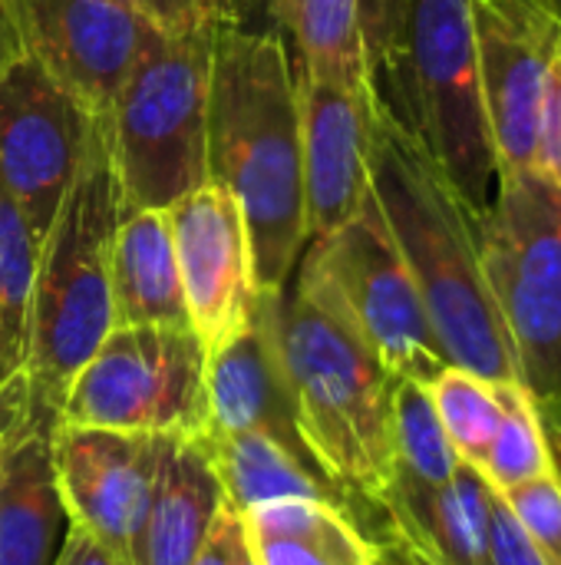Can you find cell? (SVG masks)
<instances>
[{
  "mask_svg": "<svg viewBox=\"0 0 561 565\" xmlns=\"http://www.w3.org/2000/svg\"><path fill=\"white\" fill-rule=\"evenodd\" d=\"M258 565H377L350 513L324 500H274L241 513Z\"/></svg>",
  "mask_w": 561,
  "mask_h": 565,
  "instance_id": "20",
  "label": "cell"
},
{
  "mask_svg": "<svg viewBox=\"0 0 561 565\" xmlns=\"http://www.w3.org/2000/svg\"><path fill=\"white\" fill-rule=\"evenodd\" d=\"M208 182L248 222L255 281L281 295L308 248L298 70L274 26L218 23L208 89Z\"/></svg>",
  "mask_w": 561,
  "mask_h": 565,
  "instance_id": "1",
  "label": "cell"
},
{
  "mask_svg": "<svg viewBox=\"0 0 561 565\" xmlns=\"http://www.w3.org/2000/svg\"><path fill=\"white\" fill-rule=\"evenodd\" d=\"M390 565H393V563H390Z\"/></svg>",
  "mask_w": 561,
  "mask_h": 565,
  "instance_id": "41",
  "label": "cell"
},
{
  "mask_svg": "<svg viewBox=\"0 0 561 565\" xmlns=\"http://www.w3.org/2000/svg\"><path fill=\"white\" fill-rule=\"evenodd\" d=\"M294 288L278 295V341L298 397L301 434L324 473L347 493L384 507L393 477V387L327 285L298 262Z\"/></svg>",
  "mask_w": 561,
  "mask_h": 565,
  "instance_id": "4",
  "label": "cell"
},
{
  "mask_svg": "<svg viewBox=\"0 0 561 565\" xmlns=\"http://www.w3.org/2000/svg\"><path fill=\"white\" fill-rule=\"evenodd\" d=\"M393 565H410V563H403V559H400V556H393Z\"/></svg>",
  "mask_w": 561,
  "mask_h": 565,
  "instance_id": "39",
  "label": "cell"
},
{
  "mask_svg": "<svg viewBox=\"0 0 561 565\" xmlns=\"http://www.w3.org/2000/svg\"><path fill=\"white\" fill-rule=\"evenodd\" d=\"M20 56V43H17V33H13V23L0 3V76L7 73V66Z\"/></svg>",
  "mask_w": 561,
  "mask_h": 565,
  "instance_id": "36",
  "label": "cell"
},
{
  "mask_svg": "<svg viewBox=\"0 0 561 565\" xmlns=\"http://www.w3.org/2000/svg\"><path fill=\"white\" fill-rule=\"evenodd\" d=\"M301 262L327 285L393 377L430 384L450 367L374 192L347 225L311 242Z\"/></svg>",
  "mask_w": 561,
  "mask_h": 565,
  "instance_id": "9",
  "label": "cell"
},
{
  "mask_svg": "<svg viewBox=\"0 0 561 565\" xmlns=\"http://www.w3.org/2000/svg\"><path fill=\"white\" fill-rule=\"evenodd\" d=\"M56 565H122L99 540H93L83 526H76L73 523V530H69V540H66V546H63V553H60V559Z\"/></svg>",
  "mask_w": 561,
  "mask_h": 565,
  "instance_id": "33",
  "label": "cell"
},
{
  "mask_svg": "<svg viewBox=\"0 0 561 565\" xmlns=\"http://www.w3.org/2000/svg\"><path fill=\"white\" fill-rule=\"evenodd\" d=\"M473 33L499 182L539 169V119L561 50V17L549 0H473Z\"/></svg>",
  "mask_w": 561,
  "mask_h": 565,
  "instance_id": "10",
  "label": "cell"
},
{
  "mask_svg": "<svg viewBox=\"0 0 561 565\" xmlns=\"http://www.w3.org/2000/svg\"><path fill=\"white\" fill-rule=\"evenodd\" d=\"M205 364L192 328H112L73 377L60 420L192 440L208 427Z\"/></svg>",
  "mask_w": 561,
  "mask_h": 565,
  "instance_id": "8",
  "label": "cell"
},
{
  "mask_svg": "<svg viewBox=\"0 0 561 565\" xmlns=\"http://www.w3.org/2000/svg\"><path fill=\"white\" fill-rule=\"evenodd\" d=\"M265 20L298 53L294 66L314 79L367 89L360 46V0H265Z\"/></svg>",
  "mask_w": 561,
  "mask_h": 565,
  "instance_id": "22",
  "label": "cell"
},
{
  "mask_svg": "<svg viewBox=\"0 0 561 565\" xmlns=\"http://www.w3.org/2000/svg\"><path fill=\"white\" fill-rule=\"evenodd\" d=\"M20 53L33 56L93 116H106L129 73L142 17L109 0H0Z\"/></svg>",
  "mask_w": 561,
  "mask_h": 565,
  "instance_id": "14",
  "label": "cell"
},
{
  "mask_svg": "<svg viewBox=\"0 0 561 565\" xmlns=\"http://www.w3.org/2000/svg\"><path fill=\"white\" fill-rule=\"evenodd\" d=\"M93 119L26 53L0 76V182L40 245L76 179Z\"/></svg>",
  "mask_w": 561,
  "mask_h": 565,
  "instance_id": "11",
  "label": "cell"
},
{
  "mask_svg": "<svg viewBox=\"0 0 561 565\" xmlns=\"http://www.w3.org/2000/svg\"><path fill=\"white\" fill-rule=\"evenodd\" d=\"M393 457L397 477L440 490L453 480L460 457L440 424L430 387L400 377L393 387Z\"/></svg>",
  "mask_w": 561,
  "mask_h": 565,
  "instance_id": "24",
  "label": "cell"
},
{
  "mask_svg": "<svg viewBox=\"0 0 561 565\" xmlns=\"http://www.w3.org/2000/svg\"><path fill=\"white\" fill-rule=\"evenodd\" d=\"M536 543V550L546 556L549 565H561V487L552 473L536 477L529 483H519L513 490H499Z\"/></svg>",
  "mask_w": 561,
  "mask_h": 565,
  "instance_id": "27",
  "label": "cell"
},
{
  "mask_svg": "<svg viewBox=\"0 0 561 565\" xmlns=\"http://www.w3.org/2000/svg\"><path fill=\"white\" fill-rule=\"evenodd\" d=\"M33 414V404H30V391H26V381L23 374H17L10 384L0 387V460L7 454V444L13 440L17 427Z\"/></svg>",
  "mask_w": 561,
  "mask_h": 565,
  "instance_id": "32",
  "label": "cell"
},
{
  "mask_svg": "<svg viewBox=\"0 0 561 565\" xmlns=\"http://www.w3.org/2000/svg\"><path fill=\"white\" fill-rule=\"evenodd\" d=\"M486 559L489 565H549L536 550L506 497L493 487L489 493V533H486Z\"/></svg>",
  "mask_w": 561,
  "mask_h": 565,
  "instance_id": "28",
  "label": "cell"
},
{
  "mask_svg": "<svg viewBox=\"0 0 561 565\" xmlns=\"http://www.w3.org/2000/svg\"><path fill=\"white\" fill-rule=\"evenodd\" d=\"M112 328L169 324L188 328L175 238L165 209L122 212L109 258Z\"/></svg>",
  "mask_w": 561,
  "mask_h": 565,
  "instance_id": "19",
  "label": "cell"
},
{
  "mask_svg": "<svg viewBox=\"0 0 561 565\" xmlns=\"http://www.w3.org/2000/svg\"><path fill=\"white\" fill-rule=\"evenodd\" d=\"M539 169L561 192V50L549 76V93L539 119Z\"/></svg>",
  "mask_w": 561,
  "mask_h": 565,
  "instance_id": "30",
  "label": "cell"
},
{
  "mask_svg": "<svg viewBox=\"0 0 561 565\" xmlns=\"http://www.w3.org/2000/svg\"><path fill=\"white\" fill-rule=\"evenodd\" d=\"M40 238L0 182V387L23 374Z\"/></svg>",
  "mask_w": 561,
  "mask_h": 565,
  "instance_id": "23",
  "label": "cell"
},
{
  "mask_svg": "<svg viewBox=\"0 0 561 565\" xmlns=\"http://www.w3.org/2000/svg\"><path fill=\"white\" fill-rule=\"evenodd\" d=\"M549 7H552V10L561 17V0H549Z\"/></svg>",
  "mask_w": 561,
  "mask_h": 565,
  "instance_id": "38",
  "label": "cell"
},
{
  "mask_svg": "<svg viewBox=\"0 0 561 565\" xmlns=\"http://www.w3.org/2000/svg\"><path fill=\"white\" fill-rule=\"evenodd\" d=\"M499 397H503V420L479 470L496 490H513L519 483L552 473V467H549L536 397L516 381L499 384Z\"/></svg>",
  "mask_w": 561,
  "mask_h": 565,
  "instance_id": "26",
  "label": "cell"
},
{
  "mask_svg": "<svg viewBox=\"0 0 561 565\" xmlns=\"http://www.w3.org/2000/svg\"><path fill=\"white\" fill-rule=\"evenodd\" d=\"M427 387L456 457L479 470L503 420L499 384L450 364Z\"/></svg>",
  "mask_w": 561,
  "mask_h": 565,
  "instance_id": "25",
  "label": "cell"
},
{
  "mask_svg": "<svg viewBox=\"0 0 561 565\" xmlns=\"http://www.w3.org/2000/svg\"><path fill=\"white\" fill-rule=\"evenodd\" d=\"M53 467L76 526L122 565H136V543L152 500L165 437L106 427L53 424Z\"/></svg>",
  "mask_w": 561,
  "mask_h": 565,
  "instance_id": "12",
  "label": "cell"
},
{
  "mask_svg": "<svg viewBox=\"0 0 561 565\" xmlns=\"http://www.w3.org/2000/svg\"><path fill=\"white\" fill-rule=\"evenodd\" d=\"M205 391L212 427L258 434L311 473L327 477L301 434L298 397L278 341V295L261 291L251 318L228 341L208 351Z\"/></svg>",
  "mask_w": 561,
  "mask_h": 565,
  "instance_id": "15",
  "label": "cell"
},
{
  "mask_svg": "<svg viewBox=\"0 0 561 565\" xmlns=\"http://www.w3.org/2000/svg\"><path fill=\"white\" fill-rule=\"evenodd\" d=\"M129 7L145 23H152L155 30H165V33L192 30L205 20H222L218 0H129Z\"/></svg>",
  "mask_w": 561,
  "mask_h": 565,
  "instance_id": "29",
  "label": "cell"
},
{
  "mask_svg": "<svg viewBox=\"0 0 561 565\" xmlns=\"http://www.w3.org/2000/svg\"><path fill=\"white\" fill-rule=\"evenodd\" d=\"M222 20L165 33L142 20L139 50L106 113L122 212L169 209L208 182V89Z\"/></svg>",
  "mask_w": 561,
  "mask_h": 565,
  "instance_id": "6",
  "label": "cell"
},
{
  "mask_svg": "<svg viewBox=\"0 0 561 565\" xmlns=\"http://www.w3.org/2000/svg\"><path fill=\"white\" fill-rule=\"evenodd\" d=\"M536 411H539V424H542V437L549 450V467L561 487V401H536Z\"/></svg>",
  "mask_w": 561,
  "mask_h": 565,
  "instance_id": "34",
  "label": "cell"
},
{
  "mask_svg": "<svg viewBox=\"0 0 561 565\" xmlns=\"http://www.w3.org/2000/svg\"><path fill=\"white\" fill-rule=\"evenodd\" d=\"M374 106L486 212L496 156L479 96L473 0H360Z\"/></svg>",
  "mask_w": 561,
  "mask_h": 565,
  "instance_id": "3",
  "label": "cell"
},
{
  "mask_svg": "<svg viewBox=\"0 0 561 565\" xmlns=\"http://www.w3.org/2000/svg\"><path fill=\"white\" fill-rule=\"evenodd\" d=\"M235 565H258L255 563V556H251V550H248V540H245V536H241V546H238Z\"/></svg>",
  "mask_w": 561,
  "mask_h": 565,
  "instance_id": "37",
  "label": "cell"
},
{
  "mask_svg": "<svg viewBox=\"0 0 561 565\" xmlns=\"http://www.w3.org/2000/svg\"><path fill=\"white\" fill-rule=\"evenodd\" d=\"M370 192L417 281L446 361L493 384H522L479 262L483 212L377 106L370 119Z\"/></svg>",
  "mask_w": 561,
  "mask_h": 565,
  "instance_id": "2",
  "label": "cell"
},
{
  "mask_svg": "<svg viewBox=\"0 0 561 565\" xmlns=\"http://www.w3.org/2000/svg\"><path fill=\"white\" fill-rule=\"evenodd\" d=\"M225 507V490L188 437H165L152 500L136 543V565H192Z\"/></svg>",
  "mask_w": 561,
  "mask_h": 565,
  "instance_id": "18",
  "label": "cell"
},
{
  "mask_svg": "<svg viewBox=\"0 0 561 565\" xmlns=\"http://www.w3.org/2000/svg\"><path fill=\"white\" fill-rule=\"evenodd\" d=\"M225 23L255 26V17H265V0H218Z\"/></svg>",
  "mask_w": 561,
  "mask_h": 565,
  "instance_id": "35",
  "label": "cell"
},
{
  "mask_svg": "<svg viewBox=\"0 0 561 565\" xmlns=\"http://www.w3.org/2000/svg\"><path fill=\"white\" fill-rule=\"evenodd\" d=\"M192 440L208 457L225 490V503L238 516L251 507L274 503V500H324L350 513V497L344 490H337L327 477L311 473L294 457H288L278 444L258 434L218 430L208 424Z\"/></svg>",
  "mask_w": 561,
  "mask_h": 565,
  "instance_id": "21",
  "label": "cell"
},
{
  "mask_svg": "<svg viewBox=\"0 0 561 565\" xmlns=\"http://www.w3.org/2000/svg\"><path fill=\"white\" fill-rule=\"evenodd\" d=\"M241 536H245V526H241V516L225 503L218 520H215V530L208 536V543L202 546V553L195 556L192 565H235L238 556V546H241Z\"/></svg>",
  "mask_w": 561,
  "mask_h": 565,
  "instance_id": "31",
  "label": "cell"
},
{
  "mask_svg": "<svg viewBox=\"0 0 561 565\" xmlns=\"http://www.w3.org/2000/svg\"><path fill=\"white\" fill-rule=\"evenodd\" d=\"M479 262L522 387L536 401H561V192L542 169L496 182L479 215Z\"/></svg>",
  "mask_w": 561,
  "mask_h": 565,
  "instance_id": "7",
  "label": "cell"
},
{
  "mask_svg": "<svg viewBox=\"0 0 561 565\" xmlns=\"http://www.w3.org/2000/svg\"><path fill=\"white\" fill-rule=\"evenodd\" d=\"M122 218V189L106 116H96L76 179L43 245L30 301L23 381L40 414L60 417L83 364L112 331L109 258Z\"/></svg>",
  "mask_w": 561,
  "mask_h": 565,
  "instance_id": "5",
  "label": "cell"
},
{
  "mask_svg": "<svg viewBox=\"0 0 561 565\" xmlns=\"http://www.w3.org/2000/svg\"><path fill=\"white\" fill-rule=\"evenodd\" d=\"M109 3H122V7H129V0H109Z\"/></svg>",
  "mask_w": 561,
  "mask_h": 565,
  "instance_id": "40",
  "label": "cell"
},
{
  "mask_svg": "<svg viewBox=\"0 0 561 565\" xmlns=\"http://www.w3.org/2000/svg\"><path fill=\"white\" fill-rule=\"evenodd\" d=\"M298 109L311 245L347 225L370 195L374 103L367 89L334 86L298 70Z\"/></svg>",
  "mask_w": 561,
  "mask_h": 565,
  "instance_id": "16",
  "label": "cell"
},
{
  "mask_svg": "<svg viewBox=\"0 0 561 565\" xmlns=\"http://www.w3.org/2000/svg\"><path fill=\"white\" fill-rule=\"evenodd\" d=\"M53 414L33 411L0 460V565H56L73 516L53 467Z\"/></svg>",
  "mask_w": 561,
  "mask_h": 565,
  "instance_id": "17",
  "label": "cell"
},
{
  "mask_svg": "<svg viewBox=\"0 0 561 565\" xmlns=\"http://www.w3.org/2000/svg\"><path fill=\"white\" fill-rule=\"evenodd\" d=\"M165 212L172 222L188 328L205 351H215L251 318L261 298L245 212L218 182L198 185Z\"/></svg>",
  "mask_w": 561,
  "mask_h": 565,
  "instance_id": "13",
  "label": "cell"
}]
</instances>
